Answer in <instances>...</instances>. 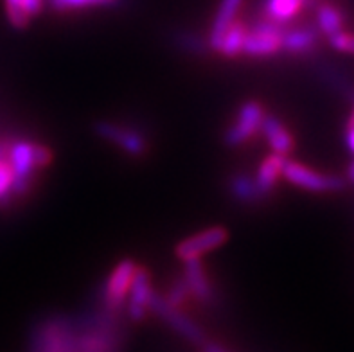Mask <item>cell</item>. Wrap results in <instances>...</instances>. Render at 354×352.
<instances>
[{
    "label": "cell",
    "instance_id": "8",
    "mask_svg": "<svg viewBox=\"0 0 354 352\" xmlns=\"http://www.w3.org/2000/svg\"><path fill=\"white\" fill-rule=\"evenodd\" d=\"M265 108L257 101H247L239 108L238 117L234 120V124L227 129L225 133V142L229 146H239L250 140L263 126L265 120Z\"/></svg>",
    "mask_w": 354,
    "mask_h": 352
},
{
    "label": "cell",
    "instance_id": "29",
    "mask_svg": "<svg viewBox=\"0 0 354 352\" xmlns=\"http://www.w3.org/2000/svg\"><path fill=\"white\" fill-rule=\"evenodd\" d=\"M347 126H354V108H353V113H351L349 122H347Z\"/></svg>",
    "mask_w": 354,
    "mask_h": 352
},
{
    "label": "cell",
    "instance_id": "6",
    "mask_svg": "<svg viewBox=\"0 0 354 352\" xmlns=\"http://www.w3.org/2000/svg\"><path fill=\"white\" fill-rule=\"evenodd\" d=\"M283 26L274 24L270 20L257 24L250 29L245 36L243 44V54H247L250 58H270L283 50Z\"/></svg>",
    "mask_w": 354,
    "mask_h": 352
},
{
    "label": "cell",
    "instance_id": "14",
    "mask_svg": "<svg viewBox=\"0 0 354 352\" xmlns=\"http://www.w3.org/2000/svg\"><path fill=\"white\" fill-rule=\"evenodd\" d=\"M284 162H286V156L277 155V153H272V155L266 156L265 160L261 162L259 169H257V176L254 178V182H256L257 191H259V194L263 198L274 191L277 180L283 176Z\"/></svg>",
    "mask_w": 354,
    "mask_h": 352
},
{
    "label": "cell",
    "instance_id": "3",
    "mask_svg": "<svg viewBox=\"0 0 354 352\" xmlns=\"http://www.w3.org/2000/svg\"><path fill=\"white\" fill-rule=\"evenodd\" d=\"M283 176L297 187L311 192H335L346 187V180L340 176L320 173L301 162L288 160V158L283 165Z\"/></svg>",
    "mask_w": 354,
    "mask_h": 352
},
{
    "label": "cell",
    "instance_id": "19",
    "mask_svg": "<svg viewBox=\"0 0 354 352\" xmlns=\"http://www.w3.org/2000/svg\"><path fill=\"white\" fill-rule=\"evenodd\" d=\"M317 24H319L320 31L328 36H333L337 35V33L344 31V17H342L340 11L331 4L320 6L319 11H317Z\"/></svg>",
    "mask_w": 354,
    "mask_h": 352
},
{
    "label": "cell",
    "instance_id": "13",
    "mask_svg": "<svg viewBox=\"0 0 354 352\" xmlns=\"http://www.w3.org/2000/svg\"><path fill=\"white\" fill-rule=\"evenodd\" d=\"M241 6H243V0H220V6H218L216 17L214 20H212L211 36H209V45H211V49L214 50L220 49L221 38H223L225 31L230 27V24L238 18Z\"/></svg>",
    "mask_w": 354,
    "mask_h": 352
},
{
    "label": "cell",
    "instance_id": "25",
    "mask_svg": "<svg viewBox=\"0 0 354 352\" xmlns=\"http://www.w3.org/2000/svg\"><path fill=\"white\" fill-rule=\"evenodd\" d=\"M24 6H26L29 17H38L44 11L45 0H24Z\"/></svg>",
    "mask_w": 354,
    "mask_h": 352
},
{
    "label": "cell",
    "instance_id": "9",
    "mask_svg": "<svg viewBox=\"0 0 354 352\" xmlns=\"http://www.w3.org/2000/svg\"><path fill=\"white\" fill-rule=\"evenodd\" d=\"M227 241H229V230L225 227L205 228L202 232L194 234V236L178 243L175 248V255L184 263L191 261V259H202V255L220 248Z\"/></svg>",
    "mask_w": 354,
    "mask_h": 352
},
{
    "label": "cell",
    "instance_id": "17",
    "mask_svg": "<svg viewBox=\"0 0 354 352\" xmlns=\"http://www.w3.org/2000/svg\"><path fill=\"white\" fill-rule=\"evenodd\" d=\"M310 0H266L265 20L274 24H286L301 13Z\"/></svg>",
    "mask_w": 354,
    "mask_h": 352
},
{
    "label": "cell",
    "instance_id": "15",
    "mask_svg": "<svg viewBox=\"0 0 354 352\" xmlns=\"http://www.w3.org/2000/svg\"><path fill=\"white\" fill-rule=\"evenodd\" d=\"M261 129H263V133H265L266 140H268L270 147L274 149V153L286 156L293 151V146H295L293 137L281 120L272 115H265Z\"/></svg>",
    "mask_w": 354,
    "mask_h": 352
},
{
    "label": "cell",
    "instance_id": "21",
    "mask_svg": "<svg viewBox=\"0 0 354 352\" xmlns=\"http://www.w3.org/2000/svg\"><path fill=\"white\" fill-rule=\"evenodd\" d=\"M4 4L11 26L17 27V29H26L29 22H31V17L27 13L24 0H4Z\"/></svg>",
    "mask_w": 354,
    "mask_h": 352
},
{
    "label": "cell",
    "instance_id": "4",
    "mask_svg": "<svg viewBox=\"0 0 354 352\" xmlns=\"http://www.w3.org/2000/svg\"><path fill=\"white\" fill-rule=\"evenodd\" d=\"M149 313H155V315H157L160 320L166 322L167 326L175 331V333H178L182 338L191 342V344L198 345V347L207 340L205 335H203L202 327L198 326L194 320H191L182 309L171 306L162 295L153 293L151 300H149Z\"/></svg>",
    "mask_w": 354,
    "mask_h": 352
},
{
    "label": "cell",
    "instance_id": "24",
    "mask_svg": "<svg viewBox=\"0 0 354 352\" xmlns=\"http://www.w3.org/2000/svg\"><path fill=\"white\" fill-rule=\"evenodd\" d=\"M329 40H331V45L340 53H349L354 54V35H349L346 31H340L337 35L329 36Z\"/></svg>",
    "mask_w": 354,
    "mask_h": 352
},
{
    "label": "cell",
    "instance_id": "7",
    "mask_svg": "<svg viewBox=\"0 0 354 352\" xmlns=\"http://www.w3.org/2000/svg\"><path fill=\"white\" fill-rule=\"evenodd\" d=\"M8 160L13 169V194H26L31 187L32 174L38 171L35 156V142L15 140L9 142Z\"/></svg>",
    "mask_w": 354,
    "mask_h": 352
},
{
    "label": "cell",
    "instance_id": "20",
    "mask_svg": "<svg viewBox=\"0 0 354 352\" xmlns=\"http://www.w3.org/2000/svg\"><path fill=\"white\" fill-rule=\"evenodd\" d=\"M230 187H232L234 196L241 201H257L263 198L257 191L254 178H248V176H234Z\"/></svg>",
    "mask_w": 354,
    "mask_h": 352
},
{
    "label": "cell",
    "instance_id": "18",
    "mask_svg": "<svg viewBox=\"0 0 354 352\" xmlns=\"http://www.w3.org/2000/svg\"><path fill=\"white\" fill-rule=\"evenodd\" d=\"M248 33V26L245 20L236 18L230 27L225 31L223 38L220 44V53L225 58H238L239 54H243V44H245V36Z\"/></svg>",
    "mask_w": 354,
    "mask_h": 352
},
{
    "label": "cell",
    "instance_id": "27",
    "mask_svg": "<svg viewBox=\"0 0 354 352\" xmlns=\"http://www.w3.org/2000/svg\"><path fill=\"white\" fill-rule=\"evenodd\" d=\"M346 140H347V146H349V149L354 153V126H347Z\"/></svg>",
    "mask_w": 354,
    "mask_h": 352
},
{
    "label": "cell",
    "instance_id": "26",
    "mask_svg": "<svg viewBox=\"0 0 354 352\" xmlns=\"http://www.w3.org/2000/svg\"><path fill=\"white\" fill-rule=\"evenodd\" d=\"M200 349H202V352H230L229 349H225L223 345L214 344V342H209V340H205V342L200 345Z\"/></svg>",
    "mask_w": 354,
    "mask_h": 352
},
{
    "label": "cell",
    "instance_id": "10",
    "mask_svg": "<svg viewBox=\"0 0 354 352\" xmlns=\"http://www.w3.org/2000/svg\"><path fill=\"white\" fill-rule=\"evenodd\" d=\"M153 284H151V273L148 268L137 266V272L133 275L130 293L126 299L124 308L128 311V317L133 322H142L146 315L149 313V300H151Z\"/></svg>",
    "mask_w": 354,
    "mask_h": 352
},
{
    "label": "cell",
    "instance_id": "16",
    "mask_svg": "<svg viewBox=\"0 0 354 352\" xmlns=\"http://www.w3.org/2000/svg\"><path fill=\"white\" fill-rule=\"evenodd\" d=\"M319 44V29L315 27H297L283 31V50L292 54H306Z\"/></svg>",
    "mask_w": 354,
    "mask_h": 352
},
{
    "label": "cell",
    "instance_id": "12",
    "mask_svg": "<svg viewBox=\"0 0 354 352\" xmlns=\"http://www.w3.org/2000/svg\"><path fill=\"white\" fill-rule=\"evenodd\" d=\"M184 279L185 286H187L189 295L196 299L200 304H212L214 302V288L212 282L207 275V270L200 259H191L185 261L184 268Z\"/></svg>",
    "mask_w": 354,
    "mask_h": 352
},
{
    "label": "cell",
    "instance_id": "11",
    "mask_svg": "<svg viewBox=\"0 0 354 352\" xmlns=\"http://www.w3.org/2000/svg\"><path fill=\"white\" fill-rule=\"evenodd\" d=\"M95 133L99 137L106 138L108 142L117 144L121 147L122 151H126L128 155L140 156L146 153L148 149V144H146V138L135 131L131 128H126V126L115 124V122H108V120H103V122H97L95 124Z\"/></svg>",
    "mask_w": 354,
    "mask_h": 352
},
{
    "label": "cell",
    "instance_id": "23",
    "mask_svg": "<svg viewBox=\"0 0 354 352\" xmlns=\"http://www.w3.org/2000/svg\"><path fill=\"white\" fill-rule=\"evenodd\" d=\"M189 290H187V286H185L184 279L180 277V279H176L173 284H171L169 291H167V295L164 297V299L167 300V302L171 304V306H175V308H182L185 302L189 300Z\"/></svg>",
    "mask_w": 354,
    "mask_h": 352
},
{
    "label": "cell",
    "instance_id": "2",
    "mask_svg": "<svg viewBox=\"0 0 354 352\" xmlns=\"http://www.w3.org/2000/svg\"><path fill=\"white\" fill-rule=\"evenodd\" d=\"M31 352H77V326L63 317L45 318L32 331Z\"/></svg>",
    "mask_w": 354,
    "mask_h": 352
},
{
    "label": "cell",
    "instance_id": "1",
    "mask_svg": "<svg viewBox=\"0 0 354 352\" xmlns=\"http://www.w3.org/2000/svg\"><path fill=\"white\" fill-rule=\"evenodd\" d=\"M122 331L117 313L101 311L77 327V352H121Z\"/></svg>",
    "mask_w": 354,
    "mask_h": 352
},
{
    "label": "cell",
    "instance_id": "22",
    "mask_svg": "<svg viewBox=\"0 0 354 352\" xmlns=\"http://www.w3.org/2000/svg\"><path fill=\"white\" fill-rule=\"evenodd\" d=\"M117 0H50L56 11H72V9H85V8H99V6L115 4Z\"/></svg>",
    "mask_w": 354,
    "mask_h": 352
},
{
    "label": "cell",
    "instance_id": "28",
    "mask_svg": "<svg viewBox=\"0 0 354 352\" xmlns=\"http://www.w3.org/2000/svg\"><path fill=\"white\" fill-rule=\"evenodd\" d=\"M347 176H349V180H351V182L354 183V162H353V164H351L349 171H347Z\"/></svg>",
    "mask_w": 354,
    "mask_h": 352
},
{
    "label": "cell",
    "instance_id": "5",
    "mask_svg": "<svg viewBox=\"0 0 354 352\" xmlns=\"http://www.w3.org/2000/svg\"><path fill=\"white\" fill-rule=\"evenodd\" d=\"M139 264L135 263L133 259H122L121 263L117 264L108 277L106 284L103 291V309L110 313H121L124 308L128 293H130L133 275L137 272Z\"/></svg>",
    "mask_w": 354,
    "mask_h": 352
}]
</instances>
